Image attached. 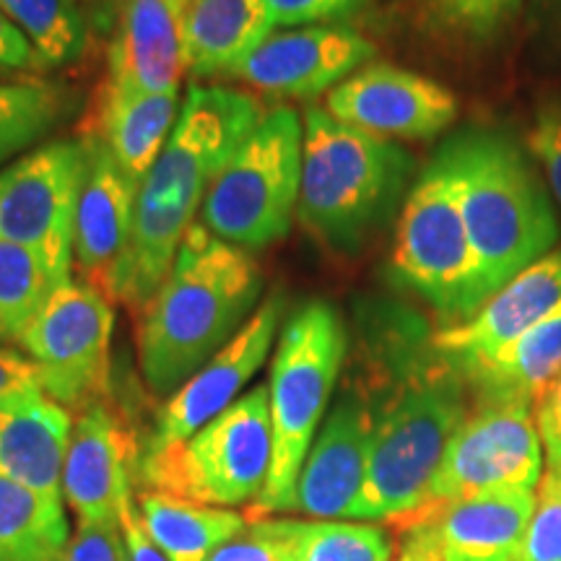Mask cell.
I'll list each match as a JSON object with an SVG mask.
<instances>
[{
  "label": "cell",
  "mask_w": 561,
  "mask_h": 561,
  "mask_svg": "<svg viewBox=\"0 0 561 561\" xmlns=\"http://www.w3.org/2000/svg\"><path fill=\"white\" fill-rule=\"evenodd\" d=\"M348 382L371 413L367 479L354 520L398 523L424 507L442 458L473 409L466 377L434 346V331L403 307L362 322Z\"/></svg>",
  "instance_id": "cell-1"
},
{
  "label": "cell",
  "mask_w": 561,
  "mask_h": 561,
  "mask_svg": "<svg viewBox=\"0 0 561 561\" xmlns=\"http://www.w3.org/2000/svg\"><path fill=\"white\" fill-rule=\"evenodd\" d=\"M257 100L234 89L191 87L159 159L138 185L130 242L107 299L144 312L170 273L182 240L231 151L261 123Z\"/></svg>",
  "instance_id": "cell-2"
},
{
  "label": "cell",
  "mask_w": 561,
  "mask_h": 561,
  "mask_svg": "<svg viewBox=\"0 0 561 561\" xmlns=\"http://www.w3.org/2000/svg\"><path fill=\"white\" fill-rule=\"evenodd\" d=\"M263 294L252 252L195 221L167 278L140 312L138 362L153 396L170 398L240 333Z\"/></svg>",
  "instance_id": "cell-3"
},
{
  "label": "cell",
  "mask_w": 561,
  "mask_h": 561,
  "mask_svg": "<svg viewBox=\"0 0 561 561\" xmlns=\"http://www.w3.org/2000/svg\"><path fill=\"white\" fill-rule=\"evenodd\" d=\"M479 261L483 299L551 252L559 219L546 180L510 136L468 130L442 146ZM486 305V301H483Z\"/></svg>",
  "instance_id": "cell-4"
},
{
  "label": "cell",
  "mask_w": 561,
  "mask_h": 561,
  "mask_svg": "<svg viewBox=\"0 0 561 561\" xmlns=\"http://www.w3.org/2000/svg\"><path fill=\"white\" fill-rule=\"evenodd\" d=\"M411 172V153L396 140L307 107L297 219L325 248L356 252L396 210Z\"/></svg>",
  "instance_id": "cell-5"
},
{
  "label": "cell",
  "mask_w": 561,
  "mask_h": 561,
  "mask_svg": "<svg viewBox=\"0 0 561 561\" xmlns=\"http://www.w3.org/2000/svg\"><path fill=\"white\" fill-rule=\"evenodd\" d=\"M348 335L331 301L312 299L286 320L271 362L268 409L273 455L263 494L248 520L297 510V481L339 382Z\"/></svg>",
  "instance_id": "cell-6"
},
{
  "label": "cell",
  "mask_w": 561,
  "mask_h": 561,
  "mask_svg": "<svg viewBox=\"0 0 561 561\" xmlns=\"http://www.w3.org/2000/svg\"><path fill=\"white\" fill-rule=\"evenodd\" d=\"M305 123L291 107L265 112L210 182L201 224L244 252L289 234L299 208Z\"/></svg>",
  "instance_id": "cell-7"
},
{
  "label": "cell",
  "mask_w": 561,
  "mask_h": 561,
  "mask_svg": "<svg viewBox=\"0 0 561 561\" xmlns=\"http://www.w3.org/2000/svg\"><path fill=\"white\" fill-rule=\"evenodd\" d=\"M271 455L268 385H257L187 439L144 453L138 476L149 491L229 510L257 502L268 481Z\"/></svg>",
  "instance_id": "cell-8"
},
{
  "label": "cell",
  "mask_w": 561,
  "mask_h": 561,
  "mask_svg": "<svg viewBox=\"0 0 561 561\" xmlns=\"http://www.w3.org/2000/svg\"><path fill=\"white\" fill-rule=\"evenodd\" d=\"M390 268L403 289L424 299L450 325L468 320L486 301L462 221L458 182L442 151L405 195Z\"/></svg>",
  "instance_id": "cell-9"
},
{
  "label": "cell",
  "mask_w": 561,
  "mask_h": 561,
  "mask_svg": "<svg viewBox=\"0 0 561 561\" xmlns=\"http://www.w3.org/2000/svg\"><path fill=\"white\" fill-rule=\"evenodd\" d=\"M112 328L115 314L110 299L70 278L19 335V346L39 371L42 390L66 411L83 413L107 401Z\"/></svg>",
  "instance_id": "cell-10"
},
{
  "label": "cell",
  "mask_w": 561,
  "mask_h": 561,
  "mask_svg": "<svg viewBox=\"0 0 561 561\" xmlns=\"http://www.w3.org/2000/svg\"><path fill=\"white\" fill-rule=\"evenodd\" d=\"M83 170V140H53L0 170V237L37 252L60 280L73 278Z\"/></svg>",
  "instance_id": "cell-11"
},
{
  "label": "cell",
  "mask_w": 561,
  "mask_h": 561,
  "mask_svg": "<svg viewBox=\"0 0 561 561\" xmlns=\"http://www.w3.org/2000/svg\"><path fill=\"white\" fill-rule=\"evenodd\" d=\"M541 479L543 445L533 405L473 401L442 458L426 502H455L494 491H536Z\"/></svg>",
  "instance_id": "cell-12"
},
{
  "label": "cell",
  "mask_w": 561,
  "mask_h": 561,
  "mask_svg": "<svg viewBox=\"0 0 561 561\" xmlns=\"http://www.w3.org/2000/svg\"><path fill=\"white\" fill-rule=\"evenodd\" d=\"M325 112L385 140H426L455 123L458 100L426 76L390 62H371L328 94Z\"/></svg>",
  "instance_id": "cell-13"
},
{
  "label": "cell",
  "mask_w": 561,
  "mask_h": 561,
  "mask_svg": "<svg viewBox=\"0 0 561 561\" xmlns=\"http://www.w3.org/2000/svg\"><path fill=\"white\" fill-rule=\"evenodd\" d=\"M375 45L343 24L271 32L227 76L271 96L312 100L367 66Z\"/></svg>",
  "instance_id": "cell-14"
},
{
  "label": "cell",
  "mask_w": 561,
  "mask_h": 561,
  "mask_svg": "<svg viewBox=\"0 0 561 561\" xmlns=\"http://www.w3.org/2000/svg\"><path fill=\"white\" fill-rule=\"evenodd\" d=\"M280 314H284V294L276 291L252 312V318L227 346L216 351L191 380L167 398L157 424H153L146 453L164 450L174 442L187 439L240 398L244 385L268 359L273 343H276Z\"/></svg>",
  "instance_id": "cell-15"
},
{
  "label": "cell",
  "mask_w": 561,
  "mask_h": 561,
  "mask_svg": "<svg viewBox=\"0 0 561 561\" xmlns=\"http://www.w3.org/2000/svg\"><path fill=\"white\" fill-rule=\"evenodd\" d=\"M136 439L107 401L79 413L62 468V500L79 525L121 530V502L136 489Z\"/></svg>",
  "instance_id": "cell-16"
},
{
  "label": "cell",
  "mask_w": 561,
  "mask_h": 561,
  "mask_svg": "<svg viewBox=\"0 0 561 561\" xmlns=\"http://www.w3.org/2000/svg\"><path fill=\"white\" fill-rule=\"evenodd\" d=\"M371 445V413L364 396L346 382L314 437L297 481V510L318 520H354Z\"/></svg>",
  "instance_id": "cell-17"
},
{
  "label": "cell",
  "mask_w": 561,
  "mask_h": 561,
  "mask_svg": "<svg viewBox=\"0 0 561 561\" xmlns=\"http://www.w3.org/2000/svg\"><path fill=\"white\" fill-rule=\"evenodd\" d=\"M561 307V250L517 273L468 320L434 331V346L460 375L489 362Z\"/></svg>",
  "instance_id": "cell-18"
},
{
  "label": "cell",
  "mask_w": 561,
  "mask_h": 561,
  "mask_svg": "<svg viewBox=\"0 0 561 561\" xmlns=\"http://www.w3.org/2000/svg\"><path fill=\"white\" fill-rule=\"evenodd\" d=\"M87 170L76 206L73 265L79 280L107 297V286L130 242L138 182L112 159L102 140L87 136Z\"/></svg>",
  "instance_id": "cell-19"
},
{
  "label": "cell",
  "mask_w": 561,
  "mask_h": 561,
  "mask_svg": "<svg viewBox=\"0 0 561 561\" xmlns=\"http://www.w3.org/2000/svg\"><path fill=\"white\" fill-rule=\"evenodd\" d=\"M533 507L536 491H494L455 502H426L398 523H424L439 561H515Z\"/></svg>",
  "instance_id": "cell-20"
},
{
  "label": "cell",
  "mask_w": 561,
  "mask_h": 561,
  "mask_svg": "<svg viewBox=\"0 0 561 561\" xmlns=\"http://www.w3.org/2000/svg\"><path fill=\"white\" fill-rule=\"evenodd\" d=\"M187 5L191 0H123L104 81L151 94L180 91Z\"/></svg>",
  "instance_id": "cell-21"
},
{
  "label": "cell",
  "mask_w": 561,
  "mask_h": 561,
  "mask_svg": "<svg viewBox=\"0 0 561 561\" xmlns=\"http://www.w3.org/2000/svg\"><path fill=\"white\" fill-rule=\"evenodd\" d=\"M73 419L45 390H26L0 401V479L62 502Z\"/></svg>",
  "instance_id": "cell-22"
},
{
  "label": "cell",
  "mask_w": 561,
  "mask_h": 561,
  "mask_svg": "<svg viewBox=\"0 0 561 561\" xmlns=\"http://www.w3.org/2000/svg\"><path fill=\"white\" fill-rule=\"evenodd\" d=\"M178 91L151 94L104 81L87 136L102 140L112 159L140 185L178 123Z\"/></svg>",
  "instance_id": "cell-23"
},
{
  "label": "cell",
  "mask_w": 561,
  "mask_h": 561,
  "mask_svg": "<svg viewBox=\"0 0 561 561\" xmlns=\"http://www.w3.org/2000/svg\"><path fill=\"white\" fill-rule=\"evenodd\" d=\"M276 30L265 0H191L185 13L187 73H229Z\"/></svg>",
  "instance_id": "cell-24"
},
{
  "label": "cell",
  "mask_w": 561,
  "mask_h": 561,
  "mask_svg": "<svg viewBox=\"0 0 561 561\" xmlns=\"http://www.w3.org/2000/svg\"><path fill=\"white\" fill-rule=\"evenodd\" d=\"M561 375V307L489 362L466 371L473 401H517L536 409Z\"/></svg>",
  "instance_id": "cell-25"
},
{
  "label": "cell",
  "mask_w": 561,
  "mask_h": 561,
  "mask_svg": "<svg viewBox=\"0 0 561 561\" xmlns=\"http://www.w3.org/2000/svg\"><path fill=\"white\" fill-rule=\"evenodd\" d=\"M138 517L153 543L170 561H208L219 546L248 530V515L174 500L159 491L136 496Z\"/></svg>",
  "instance_id": "cell-26"
},
{
  "label": "cell",
  "mask_w": 561,
  "mask_h": 561,
  "mask_svg": "<svg viewBox=\"0 0 561 561\" xmlns=\"http://www.w3.org/2000/svg\"><path fill=\"white\" fill-rule=\"evenodd\" d=\"M68 541L62 502L0 479V561H60Z\"/></svg>",
  "instance_id": "cell-27"
},
{
  "label": "cell",
  "mask_w": 561,
  "mask_h": 561,
  "mask_svg": "<svg viewBox=\"0 0 561 561\" xmlns=\"http://www.w3.org/2000/svg\"><path fill=\"white\" fill-rule=\"evenodd\" d=\"M284 538L286 561H390L392 536L380 525L263 517Z\"/></svg>",
  "instance_id": "cell-28"
},
{
  "label": "cell",
  "mask_w": 561,
  "mask_h": 561,
  "mask_svg": "<svg viewBox=\"0 0 561 561\" xmlns=\"http://www.w3.org/2000/svg\"><path fill=\"white\" fill-rule=\"evenodd\" d=\"M62 284L37 252L0 237V341H19Z\"/></svg>",
  "instance_id": "cell-29"
},
{
  "label": "cell",
  "mask_w": 561,
  "mask_h": 561,
  "mask_svg": "<svg viewBox=\"0 0 561 561\" xmlns=\"http://www.w3.org/2000/svg\"><path fill=\"white\" fill-rule=\"evenodd\" d=\"M0 11L32 42L42 68L76 60L87 42V21L76 0H0Z\"/></svg>",
  "instance_id": "cell-30"
},
{
  "label": "cell",
  "mask_w": 561,
  "mask_h": 561,
  "mask_svg": "<svg viewBox=\"0 0 561 561\" xmlns=\"http://www.w3.org/2000/svg\"><path fill=\"white\" fill-rule=\"evenodd\" d=\"M62 115V91L45 79H0V164L47 136Z\"/></svg>",
  "instance_id": "cell-31"
},
{
  "label": "cell",
  "mask_w": 561,
  "mask_h": 561,
  "mask_svg": "<svg viewBox=\"0 0 561 561\" xmlns=\"http://www.w3.org/2000/svg\"><path fill=\"white\" fill-rule=\"evenodd\" d=\"M523 5L525 0H413L426 30L468 47L494 42Z\"/></svg>",
  "instance_id": "cell-32"
},
{
  "label": "cell",
  "mask_w": 561,
  "mask_h": 561,
  "mask_svg": "<svg viewBox=\"0 0 561 561\" xmlns=\"http://www.w3.org/2000/svg\"><path fill=\"white\" fill-rule=\"evenodd\" d=\"M515 561H561V473L546 471Z\"/></svg>",
  "instance_id": "cell-33"
},
{
  "label": "cell",
  "mask_w": 561,
  "mask_h": 561,
  "mask_svg": "<svg viewBox=\"0 0 561 561\" xmlns=\"http://www.w3.org/2000/svg\"><path fill=\"white\" fill-rule=\"evenodd\" d=\"M528 146L533 159L541 164L551 198L561 210V100H549L538 107Z\"/></svg>",
  "instance_id": "cell-34"
},
{
  "label": "cell",
  "mask_w": 561,
  "mask_h": 561,
  "mask_svg": "<svg viewBox=\"0 0 561 561\" xmlns=\"http://www.w3.org/2000/svg\"><path fill=\"white\" fill-rule=\"evenodd\" d=\"M265 3L273 24L297 30V26L339 24L367 9L371 0H265Z\"/></svg>",
  "instance_id": "cell-35"
},
{
  "label": "cell",
  "mask_w": 561,
  "mask_h": 561,
  "mask_svg": "<svg viewBox=\"0 0 561 561\" xmlns=\"http://www.w3.org/2000/svg\"><path fill=\"white\" fill-rule=\"evenodd\" d=\"M208 561H286V543L268 520H255L240 536L219 546Z\"/></svg>",
  "instance_id": "cell-36"
},
{
  "label": "cell",
  "mask_w": 561,
  "mask_h": 561,
  "mask_svg": "<svg viewBox=\"0 0 561 561\" xmlns=\"http://www.w3.org/2000/svg\"><path fill=\"white\" fill-rule=\"evenodd\" d=\"M60 561H125L121 530L79 525V530L70 536Z\"/></svg>",
  "instance_id": "cell-37"
},
{
  "label": "cell",
  "mask_w": 561,
  "mask_h": 561,
  "mask_svg": "<svg viewBox=\"0 0 561 561\" xmlns=\"http://www.w3.org/2000/svg\"><path fill=\"white\" fill-rule=\"evenodd\" d=\"M42 62L32 42L21 34L13 21L0 11V76L9 73H39Z\"/></svg>",
  "instance_id": "cell-38"
},
{
  "label": "cell",
  "mask_w": 561,
  "mask_h": 561,
  "mask_svg": "<svg viewBox=\"0 0 561 561\" xmlns=\"http://www.w3.org/2000/svg\"><path fill=\"white\" fill-rule=\"evenodd\" d=\"M536 426L549 460V471L561 473V375L549 385L536 405Z\"/></svg>",
  "instance_id": "cell-39"
},
{
  "label": "cell",
  "mask_w": 561,
  "mask_h": 561,
  "mask_svg": "<svg viewBox=\"0 0 561 561\" xmlns=\"http://www.w3.org/2000/svg\"><path fill=\"white\" fill-rule=\"evenodd\" d=\"M121 536L125 546V561H170L161 553L159 546L151 541L144 523H140L133 491L125 494L121 502Z\"/></svg>",
  "instance_id": "cell-40"
},
{
  "label": "cell",
  "mask_w": 561,
  "mask_h": 561,
  "mask_svg": "<svg viewBox=\"0 0 561 561\" xmlns=\"http://www.w3.org/2000/svg\"><path fill=\"white\" fill-rule=\"evenodd\" d=\"M37 388H42L39 371L30 356L16 348L0 346V401Z\"/></svg>",
  "instance_id": "cell-41"
},
{
  "label": "cell",
  "mask_w": 561,
  "mask_h": 561,
  "mask_svg": "<svg viewBox=\"0 0 561 561\" xmlns=\"http://www.w3.org/2000/svg\"><path fill=\"white\" fill-rule=\"evenodd\" d=\"M401 549L396 561H439L437 543L424 523H396Z\"/></svg>",
  "instance_id": "cell-42"
},
{
  "label": "cell",
  "mask_w": 561,
  "mask_h": 561,
  "mask_svg": "<svg viewBox=\"0 0 561 561\" xmlns=\"http://www.w3.org/2000/svg\"><path fill=\"white\" fill-rule=\"evenodd\" d=\"M559 11H561V0H559Z\"/></svg>",
  "instance_id": "cell-43"
},
{
  "label": "cell",
  "mask_w": 561,
  "mask_h": 561,
  "mask_svg": "<svg viewBox=\"0 0 561 561\" xmlns=\"http://www.w3.org/2000/svg\"><path fill=\"white\" fill-rule=\"evenodd\" d=\"M0 79H3V76H0Z\"/></svg>",
  "instance_id": "cell-44"
}]
</instances>
